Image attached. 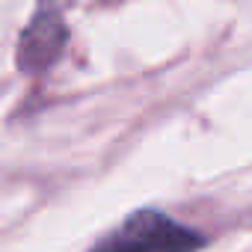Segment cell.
Wrapping results in <instances>:
<instances>
[{"mask_svg":"<svg viewBox=\"0 0 252 252\" xmlns=\"http://www.w3.org/2000/svg\"><path fill=\"white\" fill-rule=\"evenodd\" d=\"M205 237L160 211H137L89 252H196Z\"/></svg>","mask_w":252,"mask_h":252,"instance_id":"cell-1","label":"cell"},{"mask_svg":"<svg viewBox=\"0 0 252 252\" xmlns=\"http://www.w3.org/2000/svg\"><path fill=\"white\" fill-rule=\"evenodd\" d=\"M63 39H65V27H63L60 15L57 12H39L21 36V51H18L21 68L36 71V68L51 65L63 48Z\"/></svg>","mask_w":252,"mask_h":252,"instance_id":"cell-2","label":"cell"}]
</instances>
